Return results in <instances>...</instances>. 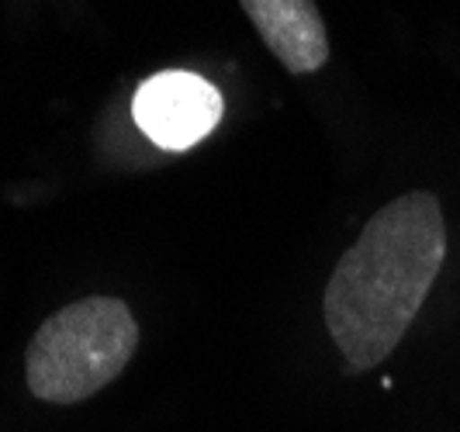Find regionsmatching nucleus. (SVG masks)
<instances>
[{
    "instance_id": "obj_3",
    "label": "nucleus",
    "mask_w": 460,
    "mask_h": 432,
    "mask_svg": "<svg viewBox=\"0 0 460 432\" xmlns=\"http://www.w3.org/2000/svg\"><path fill=\"white\" fill-rule=\"evenodd\" d=\"M136 125L160 149H190L222 121L226 101L222 93L198 73L166 69L149 76L132 101Z\"/></svg>"
},
{
    "instance_id": "obj_1",
    "label": "nucleus",
    "mask_w": 460,
    "mask_h": 432,
    "mask_svg": "<svg viewBox=\"0 0 460 432\" xmlns=\"http://www.w3.org/2000/svg\"><path fill=\"white\" fill-rule=\"evenodd\" d=\"M447 260L437 194L412 190L370 218L325 284V329L349 370L388 360L409 332Z\"/></svg>"
},
{
    "instance_id": "obj_4",
    "label": "nucleus",
    "mask_w": 460,
    "mask_h": 432,
    "mask_svg": "<svg viewBox=\"0 0 460 432\" xmlns=\"http://www.w3.org/2000/svg\"><path fill=\"white\" fill-rule=\"evenodd\" d=\"M263 46L295 76H308L329 59V35L315 0H239Z\"/></svg>"
},
{
    "instance_id": "obj_2",
    "label": "nucleus",
    "mask_w": 460,
    "mask_h": 432,
    "mask_svg": "<svg viewBox=\"0 0 460 432\" xmlns=\"http://www.w3.org/2000/svg\"><path fill=\"white\" fill-rule=\"evenodd\" d=\"M138 322L121 297H80L49 315L24 353L28 391L49 405H80L121 377Z\"/></svg>"
}]
</instances>
